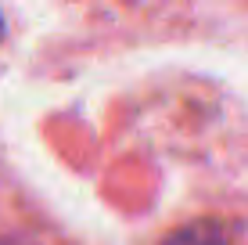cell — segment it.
<instances>
[{"mask_svg":"<svg viewBox=\"0 0 248 245\" xmlns=\"http://www.w3.org/2000/svg\"><path fill=\"white\" fill-rule=\"evenodd\" d=\"M155 245H248V206L198 209L169 224Z\"/></svg>","mask_w":248,"mask_h":245,"instance_id":"7a4b0ae2","label":"cell"},{"mask_svg":"<svg viewBox=\"0 0 248 245\" xmlns=\"http://www.w3.org/2000/svg\"><path fill=\"white\" fill-rule=\"evenodd\" d=\"M0 33H4V25H0Z\"/></svg>","mask_w":248,"mask_h":245,"instance_id":"3957f363","label":"cell"},{"mask_svg":"<svg viewBox=\"0 0 248 245\" xmlns=\"http://www.w3.org/2000/svg\"><path fill=\"white\" fill-rule=\"evenodd\" d=\"M0 245H79L36 202L0 180Z\"/></svg>","mask_w":248,"mask_h":245,"instance_id":"6da1fadb","label":"cell"}]
</instances>
